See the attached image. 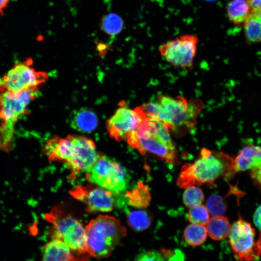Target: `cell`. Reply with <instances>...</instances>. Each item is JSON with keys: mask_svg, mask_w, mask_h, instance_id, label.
Returning a JSON list of instances; mask_svg holds the SVG:
<instances>
[{"mask_svg": "<svg viewBox=\"0 0 261 261\" xmlns=\"http://www.w3.org/2000/svg\"><path fill=\"white\" fill-rule=\"evenodd\" d=\"M233 160L222 152L203 148L197 160L182 167L177 183L182 188L203 184L212 186L219 178L232 177Z\"/></svg>", "mask_w": 261, "mask_h": 261, "instance_id": "6da1fadb", "label": "cell"}, {"mask_svg": "<svg viewBox=\"0 0 261 261\" xmlns=\"http://www.w3.org/2000/svg\"><path fill=\"white\" fill-rule=\"evenodd\" d=\"M167 125L162 121L145 118L127 138L129 145L141 154L148 153L167 162L177 161V151Z\"/></svg>", "mask_w": 261, "mask_h": 261, "instance_id": "7a4b0ae2", "label": "cell"}, {"mask_svg": "<svg viewBox=\"0 0 261 261\" xmlns=\"http://www.w3.org/2000/svg\"><path fill=\"white\" fill-rule=\"evenodd\" d=\"M39 93L38 87L0 92V151L9 154L12 150L15 125L28 113V106Z\"/></svg>", "mask_w": 261, "mask_h": 261, "instance_id": "3957f363", "label": "cell"}, {"mask_svg": "<svg viewBox=\"0 0 261 261\" xmlns=\"http://www.w3.org/2000/svg\"><path fill=\"white\" fill-rule=\"evenodd\" d=\"M85 229L89 252L97 259L109 257L127 234L119 219L107 215L92 219Z\"/></svg>", "mask_w": 261, "mask_h": 261, "instance_id": "277c9868", "label": "cell"}, {"mask_svg": "<svg viewBox=\"0 0 261 261\" xmlns=\"http://www.w3.org/2000/svg\"><path fill=\"white\" fill-rule=\"evenodd\" d=\"M45 218L53 225L52 239L65 243L76 261H87L92 257L87 247L86 229L80 222L58 208L53 209Z\"/></svg>", "mask_w": 261, "mask_h": 261, "instance_id": "5b68a950", "label": "cell"}, {"mask_svg": "<svg viewBox=\"0 0 261 261\" xmlns=\"http://www.w3.org/2000/svg\"><path fill=\"white\" fill-rule=\"evenodd\" d=\"M161 106L164 123L177 135H182L193 128L203 104L198 99L187 100L181 96L159 95L156 100Z\"/></svg>", "mask_w": 261, "mask_h": 261, "instance_id": "8992f818", "label": "cell"}, {"mask_svg": "<svg viewBox=\"0 0 261 261\" xmlns=\"http://www.w3.org/2000/svg\"><path fill=\"white\" fill-rule=\"evenodd\" d=\"M87 179L112 193L124 191L128 181L125 168L105 155H98L91 169L86 173Z\"/></svg>", "mask_w": 261, "mask_h": 261, "instance_id": "52a82bcc", "label": "cell"}, {"mask_svg": "<svg viewBox=\"0 0 261 261\" xmlns=\"http://www.w3.org/2000/svg\"><path fill=\"white\" fill-rule=\"evenodd\" d=\"M33 60L27 58L15 64L0 77V92H17L38 87L44 82L48 76L46 73L36 71L31 67Z\"/></svg>", "mask_w": 261, "mask_h": 261, "instance_id": "ba28073f", "label": "cell"}, {"mask_svg": "<svg viewBox=\"0 0 261 261\" xmlns=\"http://www.w3.org/2000/svg\"><path fill=\"white\" fill-rule=\"evenodd\" d=\"M229 243L234 257L241 261H252L261 254V247L255 240V231L241 217L231 226Z\"/></svg>", "mask_w": 261, "mask_h": 261, "instance_id": "9c48e42d", "label": "cell"}, {"mask_svg": "<svg viewBox=\"0 0 261 261\" xmlns=\"http://www.w3.org/2000/svg\"><path fill=\"white\" fill-rule=\"evenodd\" d=\"M198 43L197 36L182 35L162 44L159 51L161 56L173 67L190 69L196 56Z\"/></svg>", "mask_w": 261, "mask_h": 261, "instance_id": "30bf717a", "label": "cell"}, {"mask_svg": "<svg viewBox=\"0 0 261 261\" xmlns=\"http://www.w3.org/2000/svg\"><path fill=\"white\" fill-rule=\"evenodd\" d=\"M69 136L72 146L66 163L72 171L71 177L74 178L79 173H88L98 155L92 140L82 136Z\"/></svg>", "mask_w": 261, "mask_h": 261, "instance_id": "8fae6325", "label": "cell"}, {"mask_svg": "<svg viewBox=\"0 0 261 261\" xmlns=\"http://www.w3.org/2000/svg\"><path fill=\"white\" fill-rule=\"evenodd\" d=\"M145 119L137 107L134 109L121 105L106 121V128L110 137L120 142L127 140Z\"/></svg>", "mask_w": 261, "mask_h": 261, "instance_id": "7c38bea8", "label": "cell"}, {"mask_svg": "<svg viewBox=\"0 0 261 261\" xmlns=\"http://www.w3.org/2000/svg\"><path fill=\"white\" fill-rule=\"evenodd\" d=\"M70 192L72 197L84 202L89 212H107L113 208V193L96 184L77 186Z\"/></svg>", "mask_w": 261, "mask_h": 261, "instance_id": "4fadbf2b", "label": "cell"}, {"mask_svg": "<svg viewBox=\"0 0 261 261\" xmlns=\"http://www.w3.org/2000/svg\"><path fill=\"white\" fill-rule=\"evenodd\" d=\"M261 165V146L248 145L233 160L232 173L252 170Z\"/></svg>", "mask_w": 261, "mask_h": 261, "instance_id": "5bb4252c", "label": "cell"}, {"mask_svg": "<svg viewBox=\"0 0 261 261\" xmlns=\"http://www.w3.org/2000/svg\"><path fill=\"white\" fill-rule=\"evenodd\" d=\"M41 261H76L69 247L63 241L52 239L43 247Z\"/></svg>", "mask_w": 261, "mask_h": 261, "instance_id": "9a60e30c", "label": "cell"}, {"mask_svg": "<svg viewBox=\"0 0 261 261\" xmlns=\"http://www.w3.org/2000/svg\"><path fill=\"white\" fill-rule=\"evenodd\" d=\"M72 127L83 132H90L97 127L98 122L96 114L87 108H81L73 113L71 119Z\"/></svg>", "mask_w": 261, "mask_h": 261, "instance_id": "2e32d148", "label": "cell"}, {"mask_svg": "<svg viewBox=\"0 0 261 261\" xmlns=\"http://www.w3.org/2000/svg\"><path fill=\"white\" fill-rule=\"evenodd\" d=\"M207 233L211 238L217 241L227 238L230 234L231 226L227 218L215 216L207 223Z\"/></svg>", "mask_w": 261, "mask_h": 261, "instance_id": "e0dca14e", "label": "cell"}, {"mask_svg": "<svg viewBox=\"0 0 261 261\" xmlns=\"http://www.w3.org/2000/svg\"><path fill=\"white\" fill-rule=\"evenodd\" d=\"M252 12L246 1L232 0L227 5V13L230 20L236 25L244 24Z\"/></svg>", "mask_w": 261, "mask_h": 261, "instance_id": "ac0fdd59", "label": "cell"}, {"mask_svg": "<svg viewBox=\"0 0 261 261\" xmlns=\"http://www.w3.org/2000/svg\"><path fill=\"white\" fill-rule=\"evenodd\" d=\"M125 196L128 204L138 208L148 206L151 199L148 186L142 182H139L132 190L128 191Z\"/></svg>", "mask_w": 261, "mask_h": 261, "instance_id": "d6986e66", "label": "cell"}, {"mask_svg": "<svg viewBox=\"0 0 261 261\" xmlns=\"http://www.w3.org/2000/svg\"><path fill=\"white\" fill-rule=\"evenodd\" d=\"M246 40L249 43L261 42V19L258 11H252L244 23Z\"/></svg>", "mask_w": 261, "mask_h": 261, "instance_id": "ffe728a7", "label": "cell"}, {"mask_svg": "<svg viewBox=\"0 0 261 261\" xmlns=\"http://www.w3.org/2000/svg\"><path fill=\"white\" fill-rule=\"evenodd\" d=\"M152 220V214L146 210L132 211L127 216L129 225L133 230L137 232L146 230L151 224Z\"/></svg>", "mask_w": 261, "mask_h": 261, "instance_id": "44dd1931", "label": "cell"}, {"mask_svg": "<svg viewBox=\"0 0 261 261\" xmlns=\"http://www.w3.org/2000/svg\"><path fill=\"white\" fill-rule=\"evenodd\" d=\"M207 235L204 225L190 224L184 231V238L186 243L193 246H199L205 241Z\"/></svg>", "mask_w": 261, "mask_h": 261, "instance_id": "7402d4cb", "label": "cell"}, {"mask_svg": "<svg viewBox=\"0 0 261 261\" xmlns=\"http://www.w3.org/2000/svg\"><path fill=\"white\" fill-rule=\"evenodd\" d=\"M124 21L122 17L116 13H109L104 15L101 21L102 31L110 36H115L122 30Z\"/></svg>", "mask_w": 261, "mask_h": 261, "instance_id": "603a6c76", "label": "cell"}, {"mask_svg": "<svg viewBox=\"0 0 261 261\" xmlns=\"http://www.w3.org/2000/svg\"><path fill=\"white\" fill-rule=\"evenodd\" d=\"M203 199V192L195 185L187 187L183 194V203L188 208L201 204Z\"/></svg>", "mask_w": 261, "mask_h": 261, "instance_id": "cb8c5ba5", "label": "cell"}, {"mask_svg": "<svg viewBox=\"0 0 261 261\" xmlns=\"http://www.w3.org/2000/svg\"><path fill=\"white\" fill-rule=\"evenodd\" d=\"M187 218L192 224L205 225L209 220V211L206 206L202 204L190 208Z\"/></svg>", "mask_w": 261, "mask_h": 261, "instance_id": "d4e9b609", "label": "cell"}, {"mask_svg": "<svg viewBox=\"0 0 261 261\" xmlns=\"http://www.w3.org/2000/svg\"><path fill=\"white\" fill-rule=\"evenodd\" d=\"M227 202L225 198L214 194L209 197L206 202V207L212 215L220 216L224 214L227 209Z\"/></svg>", "mask_w": 261, "mask_h": 261, "instance_id": "484cf974", "label": "cell"}, {"mask_svg": "<svg viewBox=\"0 0 261 261\" xmlns=\"http://www.w3.org/2000/svg\"><path fill=\"white\" fill-rule=\"evenodd\" d=\"M134 261H166V260L160 252L155 250H148L139 253Z\"/></svg>", "mask_w": 261, "mask_h": 261, "instance_id": "4316f807", "label": "cell"}, {"mask_svg": "<svg viewBox=\"0 0 261 261\" xmlns=\"http://www.w3.org/2000/svg\"><path fill=\"white\" fill-rule=\"evenodd\" d=\"M250 176L255 185L261 190V165L251 170Z\"/></svg>", "mask_w": 261, "mask_h": 261, "instance_id": "83f0119b", "label": "cell"}, {"mask_svg": "<svg viewBox=\"0 0 261 261\" xmlns=\"http://www.w3.org/2000/svg\"><path fill=\"white\" fill-rule=\"evenodd\" d=\"M253 221L255 225L261 231V205L256 210L253 215Z\"/></svg>", "mask_w": 261, "mask_h": 261, "instance_id": "f1b7e54d", "label": "cell"}, {"mask_svg": "<svg viewBox=\"0 0 261 261\" xmlns=\"http://www.w3.org/2000/svg\"><path fill=\"white\" fill-rule=\"evenodd\" d=\"M248 2L252 11L261 10V0H248Z\"/></svg>", "mask_w": 261, "mask_h": 261, "instance_id": "f546056e", "label": "cell"}, {"mask_svg": "<svg viewBox=\"0 0 261 261\" xmlns=\"http://www.w3.org/2000/svg\"><path fill=\"white\" fill-rule=\"evenodd\" d=\"M10 0H0V17L4 14V11L7 8Z\"/></svg>", "mask_w": 261, "mask_h": 261, "instance_id": "4dcf8cb0", "label": "cell"}, {"mask_svg": "<svg viewBox=\"0 0 261 261\" xmlns=\"http://www.w3.org/2000/svg\"><path fill=\"white\" fill-rule=\"evenodd\" d=\"M258 242L261 247V231L260 232V233L259 234V239H258Z\"/></svg>", "mask_w": 261, "mask_h": 261, "instance_id": "1f68e13d", "label": "cell"}, {"mask_svg": "<svg viewBox=\"0 0 261 261\" xmlns=\"http://www.w3.org/2000/svg\"><path fill=\"white\" fill-rule=\"evenodd\" d=\"M258 13H259L260 17L261 19V10L258 11Z\"/></svg>", "mask_w": 261, "mask_h": 261, "instance_id": "d6a6232c", "label": "cell"}, {"mask_svg": "<svg viewBox=\"0 0 261 261\" xmlns=\"http://www.w3.org/2000/svg\"><path fill=\"white\" fill-rule=\"evenodd\" d=\"M242 0V1H248V0Z\"/></svg>", "mask_w": 261, "mask_h": 261, "instance_id": "836d02e7", "label": "cell"}, {"mask_svg": "<svg viewBox=\"0 0 261 261\" xmlns=\"http://www.w3.org/2000/svg\"><path fill=\"white\" fill-rule=\"evenodd\" d=\"M206 0L212 1V0Z\"/></svg>", "mask_w": 261, "mask_h": 261, "instance_id": "e575fe53", "label": "cell"}]
</instances>
